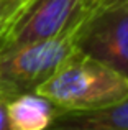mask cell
<instances>
[{"mask_svg": "<svg viewBox=\"0 0 128 130\" xmlns=\"http://www.w3.org/2000/svg\"><path fill=\"white\" fill-rule=\"evenodd\" d=\"M59 110H92L128 95V79L79 50L36 89Z\"/></svg>", "mask_w": 128, "mask_h": 130, "instance_id": "obj_1", "label": "cell"}, {"mask_svg": "<svg viewBox=\"0 0 128 130\" xmlns=\"http://www.w3.org/2000/svg\"><path fill=\"white\" fill-rule=\"evenodd\" d=\"M82 12L72 25L48 40L0 51V99L36 92L56 69L76 53Z\"/></svg>", "mask_w": 128, "mask_h": 130, "instance_id": "obj_2", "label": "cell"}, {"mask_svg": "<svg viewBox=\"0 0 128 130\" xmlns=\"http://www.w3.org/2000/svg\"><path fill=\"white\" fill-rule=\"evenodd\" d=\"M77 48L128 79V0H115L86 12Z\"/></svg>", "mask_w": 128, "mask_h": 130, "instance_id": "obj_3", "label": "cell"}, {"mask_svg": "<svg viewBox=\"0 0 128 130\" xmlns=\"http://www.w3.org/2000/svg\"><path fill=\"white\" fill-rule=\"evenodd\" d=\"M84 12V0H33L0 30V51L59 35Z\"/></svg>", "mask_w": 128, "mask_h": 130, "instance_id": "obj_4", "label": "cell"}, {"mask_svg": "<svg viewBox=\"0 0 128 130\" xmlns=\"http://www.w3.org/2000/svg\"><path fill=\"white\" fill-rule=\"evenodd\" d=\"M48 130H128V95L92 110H59Z\"/></svg>", "mask_w": 128, "mask_h": 130, "instance_id": "obj_5", "label": "cell"}, {"mask_svg": "<svg viewBox=\"0 0 128 130\" xmlns=\"http://www.w3.org/2000/svg\"><path fill=\"white\" fill-rule=\"evenodd\" d=\"M58 112L59 109L38 92H25L7 102L13 130H48Z\"/></svg>", "mask_w": 128, "mask_h": 130, "instance_id": "obj_6", "label": "cell"}, {"mask_svg": "<svg viewBox=\"0 0 128 130\" xmlns=\"http://www.w3.org/2000/svg\"><path fill=\"white\" fill-rule=\"evenodd\" d=\"M33 0H7L0 10V30L20 15Z\"/></svg>", "mask_w": 128, "mask_h": 130, "instance_id": "obj_7", "label": "cell"}, {"mask_svg": "<svg viewBox=\"0 0 128 130\" xmlns=\"http://www.w3.org/2000/svg\"><path fill=\"white\" fill-rule=\"evenodd\" d=\"M7 102L5 99H0V130H13L8 122V114H7Z\"/></svg>", "mask_w": 128, "mask_h": 130, "instance_id": "obj_8", "label": "cell"}, {"mask_svg": "<svg viewBox=\"0 0 128 130\" xmlns=\"http://www.w3.org/2000/svg\"><path fill=\"white\" fill-rule=\"evenodd\" d=\"M112 2H115V0H84V12H92V10L109 5Z\"/></svg>", "mask_w": 128, "mask_h": 130, "instance_id": "obj_9", "label": "cell"}, {"mask_svg": "<svg viewBox=\"0 0 128 130\" xmlns=\"http://www.w3.org/2000/svg\"><path fill=\"white\" fill-rule=\"evenodd\" d=\"M5 2H7V0H0V10H2V7L5 5Z\"/></svg>", "mask_w": 128, "mask_h": 130, "instance_id": "obj_10", "label": "cell"}]
</instances>
